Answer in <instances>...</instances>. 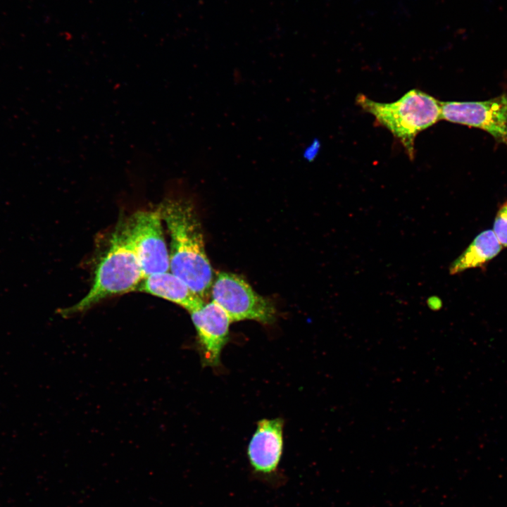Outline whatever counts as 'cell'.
I'll return each instance as SVG.
<instances>
[{
	"label": "cell",
	"instance_id": "6da1fadb",
	"mask_svg": "<svg viewBox=\"0 0 507 507\" xmlns=\"http://www.w3.org/2000/svg\"><path fill=\"white\" fill-rule=\"evenodd\" d=\"M194 208L185 197H168L158 207L170 238V271L204 299L211 293L213 272Z\"/></svg>",
	"mask_w": 507,
	"mask_h": 507
},
{
	"label": "cell",
	"instance_id": "7a4b0ae2",
	"mask_svg": "<svg viewBox=\"0 0 507 507\" xmlns=\"http://www.w3.org/2000/svg\"><path fill=\"white\" fill-rule=\"evenodd\" d=\"M144 275L124 224L112 234L99 261L92 287L76 304L60 310L63 316L85 311L102 300L137 291Z\"/></svg>",
	"mask_w": 507,
	"mask_h": 507
},
{
	"label": "cell",
	"instance_id": "3957f363",
	"mask_svg": "<svg viewBox=\"0 0 507 507\" xmlns=\"http://www.w3.org/2000/svg\"><path fill=\"white\" fill-rule=\"evenodd\" d=\"M356 101L373 115L401 142L413 159L414 141L421 131L441 120L440 101L419 89H411L399 100L389 104L376 102L361 94Z\"/></svg>",
	"mask_w": 507,
	"mask_h": 507
},
{
	"label": "cell",
	"instance_id": "277c9868",
	"mask_svg": "<svg viewBox=\"0 0 507 507\" xmlns=\"http://www.w3.org/2000/svg\"><path fill=\"white\" fill-rule=\"evenodd\" d=\"M211 294L232 323L252 320L268 324L275 318L273 303L233 273H220L212 284Z\"/></svg>",
	"mask_w": 507,
	"mask_h": 507
},
{
	"label": "cell",
	"instance_id": "5b68a950",
	"mask_svg": "<svg viewBox=\"0 0 507 507\" xmlns=\"http://www.w3.org/2000/svg\"><path fill=\"white\" fill-rule=\"evenodd\" d=\"M283 424L279 418L260 420L247 447L253 480L272 489H278L287 481L280 468L284 447Z\"/></svg>",
	"mask_w": 507,
	"mask_h": 507
},
{
	"label": "cell",
	"instance_id": "8992f818",
	"mask_svg": "<svg viewBox=\"0 0 507 507\" xmlns=\"http://www.w3.org/2000/svg\"><path fill=\"white\" fill-rule=\"evenodd\" d=\"M144 277L170 270V256L159 209L139 211L124 223Z\"/></svg>",
	"mask_w": 507,
	"mask_h": 507
},
{
	"label": "cell",
	"instance_id": "52a82bcc",
	"mask_svg": "<svg viewBox=\"0 0 507 507\" xmlns=\"http://www.w3.org/2000/svg\"><path fill=\"white\" fill-rule=\"evenodd\" d=\"M441 119L487 132L507 146V92L482 101H440Z\"/></svg>",
	"mask_w": 507,
	"mask_h": 507
},
{
	"label": "cell",
	"instance_id": "ba28073f",
	"mask_svg": "<svg viewBox=\"0 0 507 507\" xmlns=\"http://www.w3.org/2000/svg\"><path fill=\"white\" fill-rule=\"evenodd\" d=\"M190 314L196 331L203 364L209 367L218 366L221 352L229 339L230 319L213 300Z\"/></svg>",
	"mask_w": 507,
	"mask_h": 507
},
{
	"label": "cell",
	"instance_id": "9c48e42d",
	"mask_svg": "<svg viewBox=\"0 0 507 507\" xmlns=\"http://www.w3.org/2000/svg\"><path fill=\"white\" fill-rule=\"evenodd\" d=\"M137 291L166 299L183 307L189 313L205 303L204 300L183 280L169 271L144 277Z\"/></svg>",
	"mask_w": 507,
	"mask_h": 507
},
{
	"label": "cell",
	"instance_id": "30bf717a",
	"mask_svg": "<svg viewBox=\"0 0 507 507\" xmlns=\"http://www.w3.org/2000/svg\"><path fill=\"white\" fill-rule=\"evenodd\" d=\"M502 246L491 230L478 234L449 267L451 275L484 265L495 258Z\"/></svg>",
	"mask_w": 507,
	"mask_h": 507
},
{
	"label": "cell",
	"instance_id": "8fae6325",
	"mask_svg": "<svg viewBox=\"0 0 507 507\" xmlns=\"http://www.w3.org/2000/svg\"><path fill=\"white\" fill-rule=\"evenodd\" d=\"M492 231L501 246L507 248V200L496 212Z\"/></svg>",
	"mask_w": 507,
	"mask_h": 507
}]
</instances>
